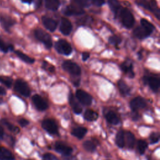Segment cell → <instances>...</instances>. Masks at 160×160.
I'll list each match as a JSON object with an SVG mask.
<instances>
[{
    "instance_id": "6da1fadb",
    "label": "cell",
    "mask_w": 160,
    "mask_h": 160,
    "mask_svg": "<svg viewBox=\"0 0 160 160\" xmlns=\"http://www.w3.org/2000/svg\"><path fill=\"white\" fill-rule=\"evenodd\" d=\"M136 2L138 5L151 11L156 18L159 19L160 10L156 0H136Z\"/></svg>"
},
{
    "instance_id": "7a4b0ae2",
    "label": "cell",
    "mask_w": 160,
    "mask_h": 160,
    "mask_svg": "<svg viewBox=\"0 0 160 160\" xmlns=\"http://www.w3.org/2000/svg\"><path fill=\"white\" fill-rule=\"evenodd\" d=\"M34 34L35 38L38 41L42 42L48 49H50L52 47V39L51 36L48 33H47L41 29L38 28L34 30Z\"/></svg>"
},
{
    "instance_id": "3957f363",
    "label": "cell",
    "mask_w": 160,
    "mask_h": 160,
    "mask_svg": "<svg viewBox=\"0 0 160 160\" xmlns=\"http://www.w3.org/2000/svg\"><path fill=\"white\" fill-rule=\"evenodd\" d=\"M14 90L24 97H29L31 94V89L26 81L21 79H18L14 85Z\"/></svg>"
},
{
    "instance_id": "277c9868",
    "label": "cell",
    "mask_w": 160,
    "mask_h": 160,
    "mask_svg": "<svg viewBox=\"0 0 160 160\" xmlns=\"http://www.w3.org/2000/svg\"><path fill=\"white\" fill-rule=\"evenodd\" d=\"M120 16L122 24L126 28L129 29L134 26V18L128 9L123 8L121 11Z\"/></svg>"
},
{
    "instance_id": "5b68a950",
    "label": "cell",
    "mask_w": 160,
    "mask_h": 160,
    "mask_svg": "<svg viewBox=\"0 0 160 160\" xmlns=\"http://www.w3.org/2000/svg\"><path fill=\"white\" fill-rule=\"evenodd\" d=\"M63 69L72 76H79L81 73V68L76 62L71 61H65L62 63Z\"/></svg>"
},
{
    "instance_id": "8992f818",
    "label": "cell",
    "mask_w": 160,
    "mask_h": 160,
    "mask_svg": "<svg viewBox=\"0 0 160 160\" xmlns=\"http://www.w3.org/2000/svg\"><path fill=\"white\" fill-rule=\"evenodd\" d=\"M55 48L57 51L64 55H69L72 52V48L70 44L64 39L58 40L56 44Z\"/></svg>"
},
{
    "instance_id": "52a82bcc",
    "label": "cell",
    "mask_w": 160,
    "mask_h": 160,
    "mask_svg": "<svg viewBox=\"0 0 160 160\" xmlns=\"http://www.w3.org/2000/svg\"><path fill=\"white\" fill-rule=\"evenodd\" d=\"M42 127L50 134H58V127L53 119H46L43 120L42 122Z\"/></svg>"
},
{
    "instance_id": "ba28073f",
    "label": "cell",
    "mask_w": 160,
    "mask_h": 160,
    "mask_svg": "<svg viewBox=\"0 0 160 160\" xmlns=\"http://www.w3.org/2000/svg\"><path fill=\"white\" fill-rule=\"evenodd\" d=\"M15 24L16 21L11 16L5 14H0V24L6 32H10L11 28Z\"/></svg>"
},
{
    "instance_id": "9c48e42d",
    "label": "cell",
    "mask_w": 160,
    "mask_h": 160,
    "mask_svg": "<svg viewBox=\"0 0 160 160\" xmlns=\"http://www.w3.org/2000/svg\"><path fill=\"white\" fill-rule=\"evenodd\" d=\"M143 81L144 84L148 85L154 92L158 91L160 86V80L159 78L153 76H145L143 77Z\"/></svg>"
},
{
    "instance_id": "30bf717a",
    "label": "cell",
    "mask_w": 160,
    "mask_h": 160,
    "mask_svg": "<svg viewBox=\"0 0 160 160\" xmlns=\"http://www.w3.org/2000/svg\"><path fill=\"white\" fill-rule=\"evenodd\" d=\"M76 97L78 99V100L83 105L90 106L92 104V96L87 92L82 89H78L76 91Z\"/></svg>"
},
{
    "instance_id": "8fae6325",
    "label": "cell",
    "mask_w": 160,
    "mask_h": 160,
    "mask_svg": "<svg viewBox=\"0 0 160 160\" xmlns=\"http://www.w3.org/2000/svg\"><path fill=\"white\" fill-rule=\"evenodd\" d=\"M32 101L36 108L39 111H43L48 108V102L38 94H34L32 96Z\"/></svg>"
},
{
    "instance_id": "7c38bea8",
    "label": "cell",
    "mask_w": 160,
    "mask_h": 160,
    "mask_svg": "<svg viewBox=\"0 0 160 160\" xmlns=\"http://www.w3.org/2000/svg\"><path fill=\"white\" fill-rule=\"evenodd\" d=\"M146 106V102L145 99L141 96L134 98L130 102V107L132 111H138L139 109H142Z\"/></svg>"
},
{
    "instance_id": "4fadbf2b",
    "label": "cell",
    "mask_w": 160,
    "mask_h": 160,
    "mask_svg": "<svg viewBox=\"0 0 160 160\" xmlns=\"http://www.w3.org/2000/svg\"><path fill=\"white\" fill-rule=\"evenodd\" d=\"M54 149L58 152L64 156H69L72 152V148L62 142H56L54 144Z\"/></svg>"
},
{
    "instance_id": "5bb4252c",
    "label": "cell",
    "mask_w": 160,
    "mask_h": 160,
    "mask_svg": "<svg viewBox=\"0 0 160 160\" xmlns=\"http://www.w3.org/2000/svg\"><path fill=\"white\" fill-rule=\"evenodd\" d=\"M84 13V11L81 7L72 4L68 6L64 11V14L66 16H77Z\"/></svg>"
},
{
    "instance_id": "9a60e30c",
    "label": "cell",
    "mask_w": 160,
    "mask_h": 160,
    "mask_svg": "<svg viewBox=\"0 0 160 160\" xmlns=\"http://www.w3.org/2000/svg\"><path fill=\"white\" fill-rule=\"evenodd\" d=\"M72 24L69 19L66 18H62L60 24L59 30L64 35H68L72 31Z\"/></svg>"
},
{
    "instance_id": "2e32d148",
    "label": "cell",
    "mask_w": 160,
    "mask_h": 160,
    "mask_svg": "<svg viewBox=\"0 0 160 160\" xmlns=\"http://www.w3.org/2000/svg\"><path fill=\"white\" fill-rule=\"evenodd\" d=\"M121 69L129 78H132L134 76L133 71V65L129 59H127L121 64Z\"/></svg>"
},
{
    "instance_id": "e0dca14e",
    "label": "cell",
    "mask_w": 160,
    "mask_h": 160,
    "mask_svg": "<svg viewBox=\"0 0 160 160\" xmlns=\"http://www.w3.org/2000/svg\"><path fill=\"white\" fill-rule=\"evenodd\" d=\"M42 22L44 27L51 32H53L56 30L57 27V22L49 17L42 16Z\"/></svg>"
},
{
    "instance_id": "ac0fdd59",
    "label": "cell",
    "mask_w": 160,
    "mask_h": 160,
    "mask_svg": "<svg viewBox=\"0 0 160 160\" xmlns=\"http://www.w3.org/2000/svg\"><path fill=\"white\" fill-rule=\"evenodd\" d=\"M69 103L74 113L79 114L82 112V108L74 96L71 93L69 96Z\"/></svg>"
},
{
    "instance_id": "d6986e66",
    "label": "cell",
    "mask_w": 160,
    "mask_h": 160,
    "mask_svg": "<svg viewBox=\"0 0 160 160\" xmlns=\"http://www.w3.org/2000/svg\"><path fill=\"white\" fill-rule=\"evenodd\" d=\"M105 118L108 122L112 124L116 125L120 122V118L119 116L112 111H109L105 115Z\"/></svg>"
},
{
    "instance_id": "ffe728a7",
    "label": "cell",
    "mask_w": 160,
    "mask_h": 160,
    "mask_svg": "<svg viewBox=\"0 0 160 160\" xmlns=\"http://www.w3.org/2000/svg\"><path fill=\"white\" fill-rule=\"evenodd\" d=\"M124 137H125V143H126V146L129 149H132L135 144V136L131 131L124 132Z\"/></svg>"
},
{
    "instance_id": "44dd1931",
    "label": "cell",
    "mask_w": 160,
    "mask_h": 160,
    "mask_svg": "<svg viewBox=\"0 0 160 160\" xmlns=\"http://www.w3.org/2000/svg\"><path fill=\"white\" fill-rule=\"evenodd\" d=\"M0 160H14V157L9 149L0 146Z\"/></svg>"
},
{
    "instance_id": "7402d4cb",
    "label": "cell",
    "mask_w": 160,
    "mask_h": 160,
    "mask_svg": "<svg viewBox=\"0 0 160 160\" xmlns=\"http://www.w3.org/2000/svg\"><path fill=\"white\" fill-rule=\"evenodd\" d=\"M134 35L139 39H144L149 36L151 34L147 31L142 26H138L134 29Z\"/></svg>"
},
{
    "instance_id": "603a6c76",
    "label": "cell",
    "mask_w": 160,
    "mask_h": 160,
    "mask_svg": "<svg viewBox=\"0 0 160 160\" xmlns=\"http://www.w3.org/2000/svg\"><path fill=\"white\" fill-rule=\"evenodd\" d=\"M87 132H88L87 128L84 127H78L72 129V131H71V134L72 136L80 139L83 138L85 136Z\"/></svg>"
},
{
    "instance_id": "cb8c5ba5",
    "label": "cell",
    "mask_w": 160,
    "mask_h": 160,
    "mask_svg": "<svg viewBox=\"0 0 160 160\" xmlns=\"http://www.w3.org/2000/svg\"><path fill=\"white\" fill-rule=\"evenodd\" d=\"M115 142L116 145L120 148H122L125 146L124 131L123 130H119L117 132L116 135Z\"/></svg>"
},
{
    "instance_id": "d4e9b609",
    "label": "cell",
    "mask_w": 160,
    "mask_h": 160,
    "mask_svg": "<svg viewBox=\"0 0 160 160\" xmlns=\"http://www.w3.org/2000/svg\"><path fill=\"white\" fill-rule=\"evenodd\" d=\"M118 85L119 92L122 96H127L129 94L131 91V88L122 79L119 80L118 81Z\"/></svg>"
},
{
    "instance_id": "484cf974",
    "label": "cell",
    "mask_w": 160,
    "mask_h": 160,
    "mask_svg": "<svg viewBox=\"0 0 160 160\" xmlns=\"http://www.w3.org/2000/svg\"><path fill=\"white\" fill-rule=\"evenodd\" d=\"M14 50V46L11 44L7 43L0 36V51L4 53H8Z\"/></svg>"
},
{
    "instance_id": "4316f807",
    "label": "cell",
    "mask_w": 160,
    "mask_h": 160,
    "mask_svg": "<svg viewBox=\"0 0 160 160\" xmlns=\"http://www.w3.org/2000/svg\"><path fill=\"white\" fill-rule=\"evenodd\" d=\"M14 53L22 61L28 63V64H32L34 62V59L29 57L27 54H24L23 52L19 51V50H16L14 51Z\"/></svg>"
},
{
    "instance_id": "83f0119b",
    "label": "cell",
    "mask_w": 160,
    "mask_h": 160,
    "mask_svg": "<svg viewBox=\"0 0 160 160\" xmlns=\"http://www.w3.org/2000/svg\"><path fill=\"white\" fill-rule=\"evenodd\" d=\"M98 117V114L92 109H87L84 114V118L88 121H94Z\"/></svg>"
},
{
    "instance_id": "f1b7e54d",
    "label": "cell",
    "mask_w": 160,
    "mask_h": 160,
    "mask_svg": "<svg viewBox=\"0 0 160 160\" xmlns=\"http://www.w3.org/2000/svg\"><path fill=\"white\" fill-rule=\"evenodd\" d=\"M60 5L59 0H45V6L48 9L56 11Z\"/></svg>"
},
{
    "instance_id": "f546056e",
    "label": "cell",
    "mask_w": 160,
    "mask_h": 160,
    "mask_svg": "<svg viewBox=\"0 0 160 160\" xmlns=\"http://www.w3.org/2000/svg\"><path fill=\"white\" fill-rule=\"evenodd\" d=\"M108 4L109 5V7L111 11L115 14H117V13L119 12L121 8V4L119 1L118 0H108Z\"/></svg>"
},
{
    "instance_id": "4dcf8cb0",
    "label": "cell",
    "mask_w": 160,
    "mask_h": 160,
    "mask_svg": "<svg viewBox=\"0 0 160 160\" xmlns=\"http://www.w3.org/2000/svg\"><path fill=\"white\" fill-rule=\"evenodd\" d=\"M83 148L86 151L92 152L96 151V144L91 140H87L83 142Z\"/></svg>"
},
{
    "instance_id": "1f68e13d",
    "label": "cell",
    "mask_w": 160,
    "mask_h": 160,
    "mask_svg": "<svg viewBox=\"0 0 160 160\" xmlns=\"http://www.w3.org/2000/svg\"><path fill=\"white\" fill-rule=\"evenodd\" d=\"M141 26H142L150 34H151V32L154 30V25L146 19L142 18L141 19Z\"/></svg>"
},
{
    "instance_id": "d6a6232c",
    "label": "cell",
    "mask_w": 160,
    "mask_h": 160,
    "mask_svg": "<svg viewBox=\"0 0 160 160\" xmlns=\"http://www.w3.org/2000/svg\"><path fill=\"white\" fill-rule=\"evenodd\" d=\"M1 122L11 131L14 132V133H18L19 132V128L17 126H14L12 124H11V122H9V121H8L6 119H1Z\"/></svg>"
},
{
    "instance_id": "836d02e7",
    "label": "cell",
    "mask_w": 160,
    "mask_h": 160,
    "mask_svg": "<svg viewBox=\"0 0 160 160\" xmlns=\"http://www.w3.org/2000/svg\"><path fill=\"white\" fill-rule=\"evenodd\" d=\"M148 148V143L146 141L139 139L138 141V149L140 154L142 155Z\"/></svg>"
},
{
    "instance_id": "e575fe53",
    "label": "cell",
    "mask_w": 160,
    "mask_h": 160,
    "mask_svg": "<svg viewBox=\"0 0 160 160\" xmlns=\"http://www.w3.org/2000/svg\"><path fill=\"white\" fill-rule=\"evenodd\" d=\"M12 82H13V80L11 78L9 77V76L0 75V82L3 84L7 88H10L12 86Z\"/></svg>"
},
{
    "instance_id": "d590c367",
    "label": "cell",
    "mask_w": 160,
    "mask_h": 160,
    "mask_svg": "<svg viewBox=\"0 0 160 160\" xmlns=\"http://www.w3.org/2000/svg\"><path fill=\"white\" fill-rule=\"evenodd\" d=\"M109 41L111 44H113L114 46H116V48L118 47V45L121 43V39L119 37H118V36H116V35H114V36H112L109 38Z\"/></svg>"
},
{
    "instance_id": "8d00e7d4",
    "label": "cell",
    "mask_w": 160,
    "mask_h": 160,
    "mask_svg": "<svg viewBox=\"0 0 160 160\" xmlns=\"http://www.w3.org/2000/svg\"><path fill=\"white\" fill-rule=\"evenodd\" d=\"M149 141L151 144H156L159 141V134L158 132H152L149 135Z\"/></svg>"
},
{
    "instance_id": "74e56055",
    "label": "cell",
    "mask_w": 160,
    "mask_h": 160,
    "mask_svg": "<svg viewBox=\"0 0 160 160\" xmlns=\"http://www.w3.org/2000/svg\"><path fill=\"white\" fill-rule=\"evenodd\" d=\"M42 68L50 72H54L55 71V68L54 66H52L51 64H49L47 61H43Z\"/></svg>"
},
{
    "instance_id": "f35d334b",
    "label": "cell",
    "mask_w": 160,
    "mask_h": 160,
    "mask_svg": "<svg viewBox=\"0 0 160 160\" xmlns=\"http://www.w3.org/2000/svg\"><path fill=\"white\" fill-rule=\"evenodd\" d=\"M80 7H88L91 4V0H74Z\"/></svg>"
},
{
    "instance_id": "ab89813d",
    "label": "cell",
    "mask_w": 160,
    "mask_h": 160,
    "mask_svg": "<svg viewBox=\"0 0 160 160\" xmlns=\"http://www.w3.org/2000/svg\"><path fill=\"white\" fill-rule=\"evenodd\" d=\"M43 160H59L58 158L51 153H46L43 155Z\"/></svg>"
},
{
    "instance_id": "60d3db41",
    "label": "cell",
    "mask_w": 160,
    "mask_h": 160,
    "mask_svg": "<svg viewBox=\"0 0 160 160\" xmlns=\"http://www.w3.org/2000/svg\"><path fill=\"white\" fill-rule=\"evenodd\" d=\"M90 19H91V18H90L89 17H88V16H87V17H84V18L79 19V21L78 22V23H79V24H81V25H82H82H85V24H86L87 23H89Z\"/></svg>"
},
{
    "instance_id": "b9f144b4",
    "label": "cell",
    "mask_w": 160,
    "mask_h": 160,
    "mask_svg": "<svg viewBox=\"0 0 160 160\" xmlns=\"http://www.w3.org/2000/svg\"><path fill=\"white\" fill-rule=\"evenodd\" d=\"M29 123V121L26 119L22 118L21 119H19V124L22 126V127H25L26 126H28Z\"/></svg>"
},
{
    "instance_id": "7bdbcfd3",
    "label": "cell",
    "mask_w": 160,
    "mask_h": 160,
    "mask_svg": "<svg viewBox=\"0 0 160 160\" xmlns=\"http://www.w3.org/2000/svg\"><path fill=\"white\" fill-rule=\"evenodd\" d=\"M94 4L97 6H101L104 4L105 0H92Z\"/></svg>"
},
{
    "instance_id": "ee69618b",
    "label": "cell",
    "mask_w": 160,
    "mask_h": 160,
    "mask_svg": "<svg viewBox=\"0 0 160 160\" xmlns=\"http://www.w3.org/2000/svg\"><path fill=\"white\" fill-rule=\"evenodd\" d=\"M132 112H133V114L132 115V119H133V121H138L140 118L139 113L138 112V111H132Z\"/></svg>"
},
{
    "instance_id": "f6af8a7d",
    "label": "cell",
    "mask_w": 160,
    "mask_h": 160,
    "mask_svg": "<svg viewBox=\"0 0 160 160\" xmlns=\"http://www.w3.org/2000/svg\"><path fill=\"white\" fill-rule=\"evenodd\" d=\"M89 56H90V54H89V52H83V53L82 54V60H83V61L87 60V59L89 58Z\"/></svg>"
},
{
    "instance_id": "bcb514c9",
    "label": "cell",
    "mask_w": 160,
    "mask_h": 160,
    "mask_svg": "<svg viewBox=\"0 0 160 160\" xmlns=\"http://www.w3.org/2000/svg\"><path fill=\"white\" fill-rule=\"evenodd\" d=\"M6 94V91L5 89L2 86H0V96H4ZM0 102H1V101H0Z\"/></svg>"
},
{
    "instance_id": "7dc6e473",
    "label": "cell",
    "mask_w": 160,
    "mask_h": 160,
    "mask_svg": "<svg viewBox=\"0 0 160 160\" xmlns=\"http://www.w3.org/2000/svg\"><path fill=\"white\" fill-rule=\"evenodd\" d=\"M41 4V0H36L35 1V6L36 8H38Z\"/></svg>"
},
{
    "instance_id": "c3c4849f",
    "label": "cell",
    "mask_w": 160,
    "mask_h": 160,
    "mask_svg": "<svg viewBox=\"0 0 160 160\" xmlns=\"http://www.w3.org/2000/svg\"><path fill=\"white\" fill-rule=\"evenodd\" d=\"M4 130H3V128L0 125V138H2L3 136H4Z\"/></svg>"
},
{
    "instance_id": "681fc988",
    "label": "cell",
    "mask_w": 160,
    "mask_h": 160,
    "mask_svg": "<svg viewBox=\"0 0 160 160\" xmlns=\"http://www.w3.org/2000/svg\"><path fill=\"white\" fill-rule=\"evenodd\" d=\"M22 2H24V3H28V4H30L32 2L33 0H21Z\"/></svg>"
}]
</instances>
